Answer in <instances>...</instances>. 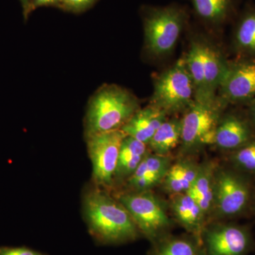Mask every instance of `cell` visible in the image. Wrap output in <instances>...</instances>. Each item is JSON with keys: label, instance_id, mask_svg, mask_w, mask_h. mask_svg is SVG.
<instances>
[{"label": "cell", "instance_id": "8992f818", "mask_svg": "<svg viewBox=\"0 0 255 255\" xmlns=\"http://www.w3.org/2000/svg\"><path fill=\"white\" fill-rule=\"evenodd\" d=\"M222 105H209L194 101L181 119L180 149L187 155L203 146L214 143L216 127L221 120Z\"/></svg>", "mask_w": 255, "mask_h": 255}, {"label": "cell", "instance_id": "cb8c5ba5", "mask_svg": "<svg viewBox=\"0 0 255 255\" xmlns=\"http://www.w3.org/2000/svg\"><path fill=\"white\" fill-rule=\"evenodd\" d=\"M232 159L239 168L255 174V140L236 150Z\"/></svg>", "mask_w": 255, "mask_h": 255}, {"label": "cell", "instance_id": "7402d4cb", "mask_svg": "<svg viewBox=\"0 0 255 255\" xmlns=\"http://www.w3.org/2000/svg\"><path fill=\"white\" fill-rule=\"evenodd\" d=\"M196 16L204 22L219 25L229 18L235 0H189Z\"/></svg>", "mask_w": 255, "mask_h": 255}, {"label": "cell", "instance_id": "ac0fdd59", "mask_svg": "<svg viewBox=\"0 0 255 255\" xmlns=\"http://www.w3.org/2000/svg\"><path fill=\"white\" fill-rule=\"evenodd\" d=\"M216 169L217 165L211 161L201 164L195 182L188 191L200 206L206 219L214 213Z\"/></svg>", "mask_w": 255, "mask_h": 255}, {"label": "cell", "instance_id": "52a82bcc", "mask_svg": "<svg viewBox=\"0 0 255 255\" xmlns=\"http://www.w3.org/2000/svg\"><path fill=\"white\" fill-rule=\"evenodd\" d=\"M123 130L99 132L86 137L87 150L92 164V183L112 191L122 142Z\"/></svg>", "mask_w": 255, "mask_h": 255}, {"label": "cell", "instance_id": "7c38bea8", "mask_svg": "<svg viewBox=\"0 0 255 255\" xmlns=\"http://www.w3.org/2000/svg\"><path fill=\"white\" fill-rule=\"evenodd\" d=\"M170 209L176 221L188 234L202 242L207 219L193 196L188 192L170 196Z\"/></svg>", "mask_w": 255, "mask_h": 255}, {"label": "cell", "instance_id": "83f0119b", "mask_svg": "<svg viewBox=\"0 0 255 255\" xmlns=\"http://www.w3.org/2000/svg\"><path fill=\"white\" fill-rule=\"evenodd\" d=\"M22 4L23 10V16L25 18H27L28 16V7H29L31 0H20Z\"/></svg>", "mask_w": 255, "mask_h": 255}, {"label": "cell", "instance_id": "277c9868", "mask_svg": "<svg viewBox=\"0 0 255 255\" xmlns=\"http://www.w3.org/2000/svg\"><path fill=\"white\" fill-rule=\"evenodd\" d=\"M116 197L128 211L140 235L151 243L169 234L172 221L162 201L152 191H125Z\"/></svg>", "mask_w": 255, "mask_h": 255}, {"label": "cell", "instance_id": "603a6c76", "mask_svg": "<svg viewBox=\"0 0 255 255\" xmlns=\"http://www.w3.org/2000/svg\"><path fill=\"white\" fill-rule=\"evenodd\" d=\"M236 43L241 51L255 55V9L248 10L242 16L236 29Z\"/></svg>", "mask_w": 255, "mask_h": 255}, {"label": "cell", "instance_id": "5b68a950", "mask_svg": "<svg viewBox=\"0 0 255 255\" xmlns=\"http://www.w3.org/2000/svg\"><path fill=\"white\" fill-rule=\"evenodd\" d=\"M194 101V85L182 58L156 80L151 105L169 114L187 110Z\"/></svg>", "mask_w": 255, "mask_h": 255}, {"label": "cell", "instance_id": "6da1fadb", "mask_svg": "<svg viewBox=\"0 0 255 255\" xmlns=\"http://www.w3.org/2000/svg\"><path fill=\"white\" fill-rule=\"evenodd\" d=\"M111 191L90 184L82 196V211L89 233L97 243L119 246L141 235L128 211Z\"/></svg>", "mask_w": 255, "mask_h": 255}, {"label": "cell", "instance_id": "4fadbf2b", "mask_svg": "<svg viewBox=\"0 0 255 255\" xmlns=\"http://www.w3.org/2000/svg\"><path fill=\"white\" fill-rule=\"evenodd\" d=\"M167 115L163 111L150 105L137 111L121 130L126 135L148 145L157 129L167 120Z\"/></svg>", "mask_w": 255, "mask_h": 255}, {"label": "cell", "instance_id": "d4e9b609", "mask_svg": "<svg viewBox=\"0 0 255 255\" xmlns=\"http://www.w3.org/2000/svg\"><path fill=\"white\" fill-rule=\"evenodd\" d=\"M97 0H61L60 7L73 12H80L90 8Z\"/></svg>", "mask_w": 255, "mask_h": 255}, {"label": "cell", "instance_id": "ba28073f", "mask_svg": "<svg viewBox=\"0 0 255 255\" xmlns=\"http://www.w3.org/2000/svg\"><path fill=\"white\" fill-rule=\"evenodd\" d=\"M205 255H248L255 246L251 231L233 223H207L202 234Z\"/></svg>", "mask_w": 255, "mask_h": 255}, {"label": "cell", "instance_id": "484cf974", "mask_svg": "<svg viewBox=\"0 0 255 255\" xmlns=\"http://www.w3.org/2000/svg\"><path fill=\"white\" fill-rule=\"evenodd\" d=\"M0 255H48L27 247L0 246Z\"/></svg>", "mask_w": 255, "mask_h": 255}, {"label": "cell", "instance_id": "d6986e66", "mask_svg": "<svg viewBox=\"0 0 255 255\" xmlns=\"http://www.w3.org/2000/svg\"><path fill=\"white\" fill-rule=\"evenodd\" d=\"M148 255H205V252L202 242L190 234H169L152 243Z\"/></svg>", "mask_w": 255, "mask_h": 255}, {"label": "cell", "instance_id": "f1b7e54d", "mask_svg": "<svg viewBox=\"0 0 255 255\" xmlns=\"http://www.w3.org/2000/svg\"><path fill=\"white\" fill-rule=\"evenodd\" d=\"M251 114L252 122H253L255 127V100L253 102V106H252Z\"/></svg>", "mask_w": 255, "mask_h": 255}, {"label": "cell", "instance_id": "9a60e30c", "mask_svg": "<svg viewBox=\"0 0 255 255\" xmlns=\"http://www.w3.org/2000/svg\"><path fill=\"white\" fill-rule=\"evenodd\" d=\"M149 152L147 145L127 135L121 146L114 187L127 182Z\"/></svg>", "mask_w": 255, "mask_h": 255}, {"label": "cell", "instance_id": "3957f363", "mask_svg": "<svg viewBox=\"0 0 255 255\" xmlns=\"http://www.w3.org/2000/svg\"><path fill=\"white\" fill-rule=\"evenodd\" d=\"M186 10L177 4L146 7L143 13L145 45L151 54H168L177 44L187 21Z\"/></svg>", "mask_w": 255, "mask_h": 255}, {"label": "cell", "instance_id": "44dd1931", "mask_svg": "<svg viewBox=\"0 0 255 255\" xmlns=\"http://www.w3.org/2000/svg\"><path fill=\"white\" fill-rule=\"evenodd\" d=\"M181 136V119L166 120L154 134L147 147L152 153L170 156L171 152L180 145Z\"/></svg>", "mask_w": 255, "mask_h": 255}, {"label": "cell", "instance_id": "e0dca14e", "mask_svg": "<svg viewBox=\"0 0 255 255\" xmlns=\"http://www.w3.org/2000/svg\"><path fill=\"white\" fill-rule=\"evenodd\" d=\"M201 164L188 158L172 164L162 182L164 190L169 195L188 192L195 182Z\"/></svg>", "mask_w": 255, "mask_h": 255}, {"label": "cell", "instance_id": "4316f807", "mask_svg": "<svg viewBox=\"0 0 255 255\" xmlns=\"http://www.w3.org/2000/svg\"><path fill=\"white\" fill-rule=\"evenodd\" d=\"M60 1L61 0H31L29 7H28V15L32 11L40 6H51V5L60 6Z\"/></svg>", "mask_w": 255, "mask_h": 255}, {"label": "cell", "instance_id": "7a4b0ae2", "mask_svg": "<svg viewBox=\"0 0 255 255\" xmlns=\"http://www.w3.org/2000/svg\"><path fill=\"white\" fill-rule=\"evenodd\" d=\"M140 110L137 99L117 85H107L90 100L85 119V137L119 130Z\"/></svg>", "mask_w": 255, "mask_h": 255}, {"label": "cell", "instance_id": "8fae6325", "mask_svg": "<svg viewBox=\"0 0 255 255\" xmlns=\"http://www.w3.org/2000/svg\"><path fill=\"white\" fill-rule=\"evenodd\" d=\"M170 156L159 155L149 152L131 177L126 182L128 191H152L162 184L170 167Z\"/></svg>", "mask_w": 255, "mask_h": 255}, {"label": "cell", "instance_id": "2e32d148", "mask_svg": "<svg viewBox=\"0 0 255 255\" xmlns=\"http://www.w3.org/2000/svg\"><path fill=\"white\" fill-rule=\"evenodd\" d=\"M229 65L214 47L204 43V69H205L206 97L209 105H222L216 97Z\"/></svg>", "mask_w": 255, "mask_h": 255}, {"label": "cell", "instance_id": "ffe728a7", "mask_svg": "<svg viewBox=\"0 0 255 255\" xmlns=\"http://www.w3.org/2000/svg\"><path fill=\"white\" fill-rule=\"evenodd\" d=\"M184 60L194 85L196 102L209 105L206 97L204 42L193 41Z\"/></svg>", "mask_w": 255, "mask_h": 255}, {"label": "cell", "instance_id": "9c48e42d", "mask_svg": "<svg viewBox=\"0 0 255 255\" xmlns=\"http://www.w3.org/2000/svg\"><path fill=\"white\" fill-rule=\"evenodd\" d=\"M250 197L251 189L243 177L231 171L217 167L213 214L220 219L238 216L246 210Z\"/></svg>", "mask_w": 255, "mask_h": 255}, {"label": "cell", "instance_id": "5bb4252c", "mask_svg": "<svg viewBox=\"0 0 255 255\" xmlns=\"http://www.w3.org/2000/svg\"><path fill=\"white\" fill-rule=\"evenodd\" d=\"M251 128L244 120L236 116H226L216 127L214 144L223 150H238L251 141Z\"/></svg>", "mask_w": 255, "mask_h": 255}, {"label": "cell", "instance_id": "30bf717a", "mask_svg": "<svg viewBox=\"0 0 255 255\" xmlns=\"http://www.w3.org/2000/svg\"><path fill=\"white\" fill-rule=\"evenodd\" d=\"M219 90L223 102L255 101V60L229 65Z\"/></svg>", "mask_w": 255, "mask_h": 255}]
</instances>
